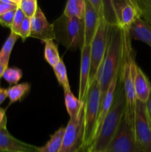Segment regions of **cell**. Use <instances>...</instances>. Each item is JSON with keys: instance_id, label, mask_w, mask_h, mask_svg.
Listing matches in <instances>:
<instances>
[{"instance_id": "6", "label": "cell", "mask_w": 151, "mask_h": 152, "mask_svg": "<svg viewBox=\"0 0 151 152\" xmlns=\"http://www.w3.org/2000/svg\"><path fill=\"white\" fill-rule=\"evenodd\" d=\"M110 25L104 18L99 19L94 37L90 43V73L89 87L96 80L98 71L107 49Z\"/></svg>"}, {"instance_id": "16", "label": "cell", "mask_w": 151, "mask_h": 152, "mask_svg": "<svg viewBox=\"0 0 151 152\" xmlns=\"http://www.w3.org/2000/svg\"><path fill=\"white\" fill-rule=\"evenodd\" d=\"M135 93L136 99L146 103L151 93V83L141 68L137 66L135 74Z\"/></svg>"}, {"instance_id": "1", "label": "cell", "mask_w": 151, "mask_h": 152, "mask_svg": "<svg viewBox=\"0 0 151 152\" xmlns=\"http://www.w3.org/2000/svg\"><path fill=\"white\" fill-rule=\"evenodd\" d=\"M124 48V30L118 25H110L107 49L98 71L96 80L101 92V103L115 77L121 69Z\"/></svg>"}, {"instance_id": "29", "label": "cell", "mask_w": 151, "mask_h": 152, "mask_svg": "<svg viewBox=\"0 0 151 152\" xmlns=\"http://www.w3.org/2000/svg\"><path fill=\"white\" fill-rule=\"evenodd\" d=\"M18 35L25 42L30 36V19L25 17L19 28Z\"/></svg>"}, {"instance_id": "36", "label": "cell", "mask_w": 151, "mask_h": 152, "mask_svg": "<svg viewBox=\"0 0 151 152\" xmlns=\"http://www.w3.org/2000/svg\"><path fill=\"white\" fill-rule=\"evenodd\" d=\"M7 68H8V64L0 62V79L3 77V74H4V71L7 70Z\"/></svg>"}, {"instance_id": "19", "label": "cell", "mask_w": 151, "mask_h": 152, "mask_svg": "<svg viewBox=\"0 0 151 152\" xmlns=\"http://www.w3.org/2000/svg\"><path fill=\"white\" fill-rule=\"evenodd\" d=\"M65 127L59 128L50 136V140L43 146L38 147V152H59L62 145Z\"/></svg>"}, {"instance_id": "34", "label": "cell", "mask_w": 151, "mask_h": 152, "mask_svg": "<svg viewBox=\"0 0 151 152\" xmlns=\"http://www.w3.org/2000/svg\"><path fill=\"white\" fill-rule=\"evenodd\" d=\"M146 108H147V114L148 121H149L150 126L151 128V93L150 95V97L148 99L147 102H146Z\"/></svg>"}, {"instance_id": "12", "label": "cell", "mask_w": 151, "mask_h": 152, "mask_svg": "<svg viewBox=\"0 0 151 152\" xmlns=\"http://www.w3.org/2000/svg\"><path fill=\"white\" fill-rule=\"evenodd\" d=\"M38 147L23 142L10 134L7 126L0 127V152H38Z\"/></svg>"}, {"instance_id": "27", "label": "cell", "mask_w": 151, "mask_h": 152, "mask_svg": "<svg viewBox=\"0 0 151 152\" xmlns=\"http://www.w3.org/2000/svg\"><path fill=\"white\" fill-rule=\"evenodd\" d=\"M19 0H0V16L18 8Z\"/></svg>"}, {"instance_id": "14", "label": "cell", "mask_w": 151, "mask_h": 152, "mask_svg": "<svg viewBox=\"0 0 151 152\" xmlns=\"http://www.w3.org/2000/svg\"><path fill=\"white\" fill-rule=\"evenodd\" d=\"M83 21L84 28V45H90L97 30L99 19L89 0H85V12Z\"/></svg>"}, {"instance_id": "30", "label": "cell", "mask_w": 151, "mask_h": 152, "mask_svg": "<svg viewBox=\"0 0 151 152\" xmlns=\"http://www.w3.org/2000/svg\"><path fill=\"white\" fill-rule=\"evenodd\" d=\"M16 10H11V11H9L7 13L0 16V24L2 26L6 27V28H9L10 29L12 27V25H13Z\"/></svg>"}, {"instance_id": "35", "label": "cell", "mask_w": 151, "mask_h": 152, "mask_svg": "<svg viewBox=\"0 0 151 152\" xmlns=\"http://www.w3.org/2000/svg\"><path fill=\"white\" fill-rule=\"evenodd\" d=\"M7 96V88L0 87V105L5 100Z\"/></svg>"}, {"instance_id": "20", "label": "cell", "mask_w": 151, "mask_h": 152, "mask_svg": "<svg viewBox=\"0 0 151 152\" xmlns=\"http://www.w3.org/2000/svg\"><path fill=\"white\" fill-rule=\"evenodd\" d=\"M85 12V0H69L67 1L63 14L69 18L83 19Z\"/></svg>"}, {"instance_id": "10", "label": "cell", "mask_w": 151, "mask_h": 152, "mask_svg": "<svg viewBox=\"0 0 151 152\" xmlns=\"http://www.w3.org/2000/svg\"><path fill=\"white\" fill-rule=\"evenodd\" d=\"M118 26L124 30L129 27L137 19L142 17V9L139 1L136 0L113 1Z\"/></svg>"}, {"instance_id": "7", "label": "cell", "mask_w": 151, "mask_h": 152, "mask_svg": "<svg viewBox=\"0 0 151 152\" xmlns=\"http://www.w3.org/2000/svg\"><path fill=\"white\" fill-rule=\"evenodd\" d=\"M84 104L76 118L70 119L59 152H79L84 147Z\"/></svg>"}, {"instance_id": "9", "label": "cell", "mask_w": 151, "mask_h": 152, "mask_svg": "<svg viewBox=\"0 0 151 152\" xmlns=\"http://www.w3.org/2000/svg\"><path fill=\"white\" fill-rule=\"evenodd\" d=\"M133 132L138 143L144 152H151V128L147 114L146 103L136 99Z\"/></svg>"}, {"instance_id": "15", "label": "cell", "mask_w": 151, "mask_h": 152, "mask_svg": "<svg viewBox=\"0 0 151 152\" xmlns=\"http://www.w3.org/2000/svg\"><path fill=\"white\" fill-rule=\"evenodd\" d=\"M127 31L131 39L143 42L151 48V25L143 18L136 19L129 27Z\"/></svg>"}, {"instance_id": "23", "label": "cell", "mask_w": 151, "mask_h": 152, "mask_svg": "<svg viewBox=\"0 0 151 152\" xmlns=\"http://www.w3.org/2000/svg\"><path fill=\"white\" fill-rule=\"evenodd\" d=\"M19 38L20 37H19V35L10 32V35L7 37L5 42L4 43L2 48L0 50V62H4L6 64L9 63V59H10L12 50L14 47L15 43Z\"/></svg>"}, {"instance_id": "28", "label": "cell", "mask_w": 151, "mask_h": 152, "mask_svg": "<svg viewBox=\"0 0 151 152\" xmlns=\"http://www.w3.org/2000/svg\"><path fill=\"white\" fill-rule=\"evenodd\" d=\"M25 18V14H24V13H22V10L18 7L16 10V13H15L13 25H12L11 28H10V32L14 33V34H17L18 35L19 28H20L21 25H22Z\"/></svg>"}, {"instance_id": "8", "label": "cell", "mask_w": 151, "mask_h": 152, "mask_svg": "<svg viewBox=\"0 0 151 152\" xmlns=\"http://www.w3.org/2000/svg\"><path fill=\"white\" fill-rule=\"evenodd\" d=\"M104 152H144L135 137L133 129L124 117Z\"/></svg>"}, {"instance_id": "5", "label": "cell", "mask_w": 151, "mask_h": 152, "mask_svg": "<svg viewBox=\"0 0 151 152\" xmlns=\"http://www.w3.org/2000/svg\"><path fill=\"white\" fill-rule=\"evenodd\" d=\"M100 106V88L95 80L89 87L84 99V146L90 147L94 141Z\"/></svg>"}, {"instance_id": "11", "label": "cell", "mask_w": 151, "mask_h": 152, "mask_svg": "<svg viewBox=\"0 0 151 152\" xmlns=\"http://www.w3.org/2000/svg\"><path fill=\"white\" fill-rule=\"evenodd\" d=\"M30 37L38 39L43 42L55 39L53 25L48 22L39 6L35 15L30 19Z\"/></svg>"}, {"instance_id": "32", "label": "cell", "mask_w": 151, "mask_h": 152, "mask_svg": "<svg viewBox=\"0 0 151 152\" xmlns=\"http://www.w3.org/2000/svg\"><path fill=\"white\" fill-rule=\"evenodd\" d=\"M139 4L142 9V17L147 22L148 24L151 25V9H150L142 1V0H139Z\"/></svg>"}, {"instance_id": "38", "label": "cell", "mask_w": 151, "mask_h": 152, "mask_svg": "<svg viewBox=\"0 0 151 152\" xmlns=\"http://www.w3.org/2000/svg\"><path fill=\"white\" fill-rule=\"evenodd\" d=\"M79 152H91L90 151V147H87V146H84L82 149Z\"/></svg>"}, {"instance_id": "4", "label": "cell", "mask_w": 151, "mask_h": 152, "mask_svg": "<svg viewBox=\"0 0 151 152\" xmlns=\"http://www.w3.org/2000/svg\"><path fill=\"white\" fill-rule=\"evenodd\" d=\"M55 39L67 49L80 50L84 45L83 19L69 18L62 13L52 23Z\"/></svg>"}, {"instance_id": "2", "label": "cell", "mask_w": 151, "mask_h": 152, "mask_svg": "<svg viewBox=\"0 0 151 152\" xmlns=\"http://www.w3.org/2000/svg\"><path fill=\"white\" fill-rule=\"evenodd\" d=\"M137 66L136 62V53L132 48L131 38L127 30H124V48L119 79L122 83L125 95L124 118L133 129L136 103L134 81Z\"/></svg>"}, {"instance_id": "24", "label": "cell", "mask_w": 151, "mask_h": 152, "mask_svg": "<svg viewBox=\"0 0 151 152\" xmlns=\"http://www.w3.org/2000/svg\"><path fill=\"white\" fill-rule=\"evenodd\" d=\"M54 74L56 75V80L61 86L63 88L64 91H70V86L69 80L68 78V74H67V69L65 64L64 63L63 60H61L53 68Z\"/></svg>"}, {"instance_id": "31", "label": "cell", "mask_w": 151, "mask_h": 152, "mask_svg": "<svg viewBox=\"0 0 151 152\" xmlns=\"http://www.w3.org/2000/svg\"><path fill=\"white\" fill-rule=\"evenodd\" d=\"M93 10L97 14L99 19L104 18V4L103 0H89Z\"/></svg>"}, {"instance_id": "17", "label": "cell", "mask_w": 151, "mask_h": 152, "mask_svg": "<svg viewBox=\"0 0 151 152\" xmlns=\"http://www.w3.org/2000/svg\"><path fill=\"white\" fill-rule=\"evenodd\" d=\"M119 74H118V75L117 76V77H115V78L113 80V81L111 82L110 86L109 88H108L106 94H105V97H104L103 100H102V103H101L100 110H99V118H98V121H97V126H96V136L98 134V132H99V129H100L101 126H102V123H103L104 120H105V117H106L108 111H109L111 105H112L113 104V102L115 90H116L117 84H118ZM96 136H95V138H96Z\"/></svg>"}, {"instance_id": "26", "label": "cell", "mask_w": 151, "mask_h": 152, "mask_svg": "<svg viewBox=\"0 0 151 152\" xmlns=\"http://www.w3.org/2000/svg\"><path fill=\"white\" fill-rule=\"evenodd\" d=\"M22 71L19 68H7L2 78L10 85H17L22 77Z\"/></svg>"}, {"instance_id": "3", "label": "cell", "mask_w": 151, "mask_h": 152, "mask_svg": "<svg viewBox=\"0 0 151 152\" xmlns=\"http://www.w3.org/2000/svg\"><path fill=\"white\" fill-rule=\"evenodd\" d=\"M120 75V74H119ZM125 95L122 83L118 77L113 102L107 114L93 144L90 147L91 152H104L116 132L125 112Z\"/></svg>"}, {"instance_id": "33", "label": "cell", "mask_w": 151, "mask_h": 152, "mask_svg": "<svg viewBox=\"0 0 151 152\" xmlns=\"http://www.w3.org/2000/svg\"><path fill=\"white\" fill-rule=\"evenodd\" d=\"M5 112V109L0 108V127L7 126V117Z\"/></svg>"}, {"instance_id": "37", "label": "cell", "mask_w": 151, "mask_h": 152, "mask_svg": "<svg viewBox=\"0 0 151 152\" xmlns=\"http://www.w3.org/2000/svg\"><path fill=\"white\" fill-rule=\"evenodd\" d=\"M142 1H143L150 9H151V0H142Z\"/></svg>"}, {"instance_id": "22", "label": "cell", "mask_w": 151, "mask_h": 152, "mask_svg": "<svg viewBox=\"0 0 151 152\" xmlns=\"http://www.w3.org/2000/svg\"><path fill=\"white\" fill-rule=\"evenodd\" d=\"M30 89V85L28 83H23L14 85L7 88V96L10 99V104L20 100Z\"/></svg>"}, {"instance_id": "13", "label": "cell", "mask_w": 151, "mask_h": 152, "mask_svg": "<svg viewBox=\"0 0 151 152\" xmlns=\"http://www.w3.org/2000/svg\"><path fill=\"white\" fill-rule=\"evenodd\" d=\"M90 73V45H84L81 50L80 64L79 89L78 99L84 102L86 94L89 88V80Z\"/></svg>"}, {"instance_id": "21", "label": "cell", "mask_w": 151, "mask_h": 152, "mask_svg": "<svg viewBox=\"0 0 151 152\" xmlns=\"http://www.w3.org/2000/svg\"><path fill=\"white\" fill-rule=\"evenodd\" d=\"M44 56L47 63L53 68L61 60L57 46L53 40H48L44 42Z\"/></svg>"}, {"instance_id": "18", "label": "cell", "mask_w": 151, "mask_h": 152, "mask_svg": "<svg viewBox=\"0 0 151 152\" xmlns=\"http://www.w3.org/2000/svg\"><path fill=\"white\" fill-rule=\"evenodd\" d=\"M65 94V103L67 111L69 114L70 119L76 118L80 114L81 108L84 106V102L76 97L71 90L64 91Z\"/></svg>"}, {"instance_id": "25", "label": "cell", "mask_w": 151, "mask_h": 152, "mask_svg": "<svg viewBox=\"0 0 151 152\" xmlns=\"http://www.w3.org/2000/svg\"><path fill=\"white\" fill-rule=\"evenodd\" d=\"M18 7L25 14V17L31 19L38 7V1L36 0H19Z\"/></svg>"}]
</instances>
